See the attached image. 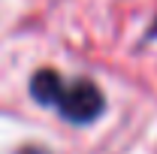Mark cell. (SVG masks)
<instances>
[{"mask_svg": "<svg viewBox=\"0 0 157 154\" xmlns=\"http://www.w3.org/2000/svg\"><path fill=\"white\" fill-rule=\"evenodd\" d=\"M30 97L42 106H55L60 115L73 124H91L103 115L106 100L94 82L76 79L63 82L55 70H39L30 79Z\"/></svg>", "mask_w": 157, "mask_h": 154, "instance_id": "cell-1", "label": "cell"}, {"mask_svg": "<svg viewBox=\"0 0 157 154\" xmlns=\"http://www.w3.org/2000/svg\"><path fill=\"white\" fill-rule=\"evenodd\" d=\"M21 154H45V151H36V148H27V151H21Z\"/></svg>", "mask_w": 157, "mask_h": 154, "instance_id": "cell-2", "label": "cell"}]
</instances>
